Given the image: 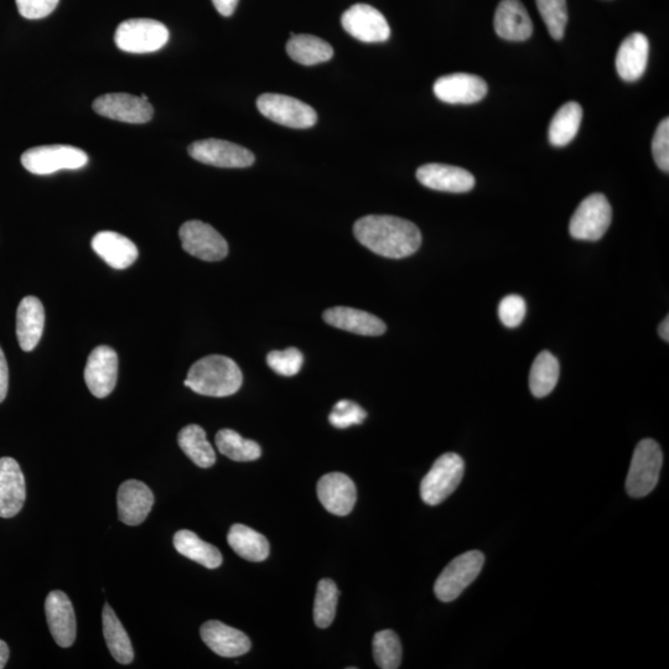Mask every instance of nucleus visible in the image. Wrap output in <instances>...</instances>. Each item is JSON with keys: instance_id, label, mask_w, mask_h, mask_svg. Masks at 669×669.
<instances>
[{"instance_id": "obj_6", "label": "nucleus", "mask_w": 669, "mask_h": 669, "mask_svg": "<svg viewBox=\"0 0 669 669\" xmlns=\"http://www.w3.org/2000/svg\"><path fill=\"white\" fill-rule=\"evenodd\" d=\"M484 563V554L479 551L466 552L451 560L435 582L434 593L437 598L443 603L458 599L479 577Z\"/></svg>"}, {"instance_id": "obj_34", "label": "nucleus", "mask_w": 669, "mask_h": 669, "mask_svg": "<svg viewBox=\"0 0 669 669\" xmlns=\"http://www.w3.org/2000/svg\"><path fill=\"white\" fill-rule=\"evenodd\" d=\"M216 446L222 455L238 463L258 460L262 455L261 446L232 429H222L216 434Z\"/></svg>"}, {"instance_id": "obj_9", "label": "nucleus", "mask_w": 669, "mask_h": 669, "mask_svg": "<svg viewBox=\"0 0 669 669\" xmlns=\"http://www.w3.org/2000/svg\"><path fill=\"white\" fill-rule=\"evenodd\" d=\"M258 111L280 126L307 129L318 122L314 108L297 98L279 93H263L257 100Z\"/></svg>"}, {"instance_id": "obj_12", "label": "nucleus", "mask_w": 669, "mask_h": 669, "mask_svg": "<svg viewBox=\"0 0 669 669\" xmlns=\"http://www.w3.org/2000/svg\"><path fill=\"white\" fill-rule=\"evenodd\" d=\"M342 27L362 43H385L391 36V28L385 15L368 4H355L341 18Z\"/></svg>"}, {"instance_id": "obj_28", "label": "nucleus", "mask_w": 669, "mask_h": 669, "mask_svg": "<svg viewBox=\"0 0 669 669\" xmlns=\"http://www.w3.org/2000/svg\"><path fill=\"white\" fill-rule=\"evenodd\" d=\"M102 624L103 635L112 657L121 665H129L134 658L132 642L110 605L103 608Z\"/></svg>"}, {"instance_id": "obj_46", "label": "nucleus", "mask_w": 669, "mask_h": 669, "mask_svg": "<svg viewBox=\"0 0 669 669\" xmlns=\"http://www.w3.org/2000/svg\"><path fill=\"white\" fill-rule=\"evenodd\" d=\"M658 334L662 337V340H665L666 342L669 341V318L662 321L660 328H658Z\"/></svg>"}, {"instance_id": "obj_7", "label": "nucleus", "mask_w": 669, "mask_h": 669, "mask_svg": "<svg viewBox=\"0 0 669 669\" xmlns=\"http://www.w3.org/2000/svg\"><path fill=\"white\" fill-rule=\"evenodd\" d=\"M88 157L84 150L71 145H43L27 150L22 155L25 169L35 175H51L60 170L86 167Z\"/></svg>"}, {"instance_id": "obj_26", "label": "nucleus", "mask_w": 669, "mask_h": 669, "mask_svg": "<svg viewBox=\"0 0 669 669\" xmlns=\"http://www.w3.org/2000/svg\"><path fill=\"white\" fill-rule=\"evenodd\" d=\"M44 326V305L38 298L25 297L17 311V337L23 351L30 352L38 346Z\"/></svg>"}, {"instance_id": "obj_37", "label": "nucleus", "mask_w": 669, "mask_h": 669, "mask_svg": "<svg viewBox=\"0 0 669 669\" xmlns=\"http://www.w3.org/2000/svg\"><path fill=\"white\" fill-rule=\"evenodd\" d=\"M536 3L549 34L562 40L568 23L567 0H536Z\"/></svg>"}, {"instance_id": "obj_8", "label": "nucleus", "mask_w": 669, "mask_h": 669, "mask_svg": "<svg viewBox=\"0 0 669 669\" xmlns=\"http://www.w3.org/2000/svg\"><path fill=\"white\" fill-rule=\"evenodd\" d=\"M611 220L613 209L606 196L591 194L575 210L570 220V235L579 241H598L609 230Z\"/></svg>"}, {"instance_id": "obj_45", "label": "nucleus", "mask_w": 669, "mask_h": 669, "mask_svg": "<svg viewBox=\"0 0 669 669\" xmlns=\"http://www.w3.org/2000/svg\"><path fill=\"white\" fill-rule=\"evenodd\" d=\"M9 660V647L7 643L0 640V669H3L7 666Z\"/></svg>"}, {"instance_id": "obj_43", "label": "nucleus", "mask_w": 669, "mask_h": 669, "mask_svg": "<svg viewBox=\"0 0 669 669\" xmlns=\"http://www.w3.org/2000/svg\"><path fill=\"white\" fill-rule=\"evenodd\" d=\"M9 387V370L2 347H0V403L7 397Z\"/></svg>"}, {"instance_id": "obj_24", "label": "nucleus", "mask_w": 669, "mask_h": 669, "mask_svg": "<svg viewBox=\"0 0 669 669\" xmlns=\"http://www.w3.org/2000/svg\"><path fill=\"white\" fill-rule=\"evenodd\" d=\"M650 43L645 35L634 33L622 41L616 55V70L622 80L634 82L645 74Z\"/></svg>"}, {"instance_id": "obj_19", "label": "nucleus", "mask_w": 669, "mask_h": 669, "mask_svg": "<svg viewBox=\"0 0 669 669\" xmlns=\"http://www.w3.org/2000/svg\"><path fill=\"white\" fill-rule=\"evenodd\" d=\"M318 496L326 511L335 516H347L357 501L356 485L345 474L324 475L318 482Z\"/></svg>"}, {"instance_id": "obj_38", "label": "nucleus", "mask_w": 669, "mask_h": 669, "mask_svg": "<svg viewBox=\"0 0 669 669\" xmlns=\"http://www.w3.org/2000/svg\"><path fill=\"white\" fill-rule=\"evenodd\" d=\"M267 363L278 375L292 377L302 370L304 356L295 347H289L287 350L269 352Z\"/></svg>"}, {"instance_id": "obj_29", "label": "nucleus", "mask_w": 669, "mask_h": 669, "mask_svg": "<svg viewBox=\"0 0 669 669\" xmlns=\"http://www.w3.org/2000/svg\"><path fill=\"white\" fill-rule=\"evenodd\" d=\"M174 547L181 556L194 560L207 569H216L222 564L223 558L219 549L202 541L194 532L188 530L176 532Z\"/></svg>"}, {"instance_id": "obj_11", "label": "nucleus", "mask_w": 669, "mask_h": 669, "mask_svg": "<svg viewBox=\"0 0 669 669\" xmlns=\"http://www.w3.org/2000/svg\"><path fill=\"white\" fill-rule=\"evenodd\" d=\"M188 152L197 162L217 168H248L256 160L251 150L221 139L199 140Z\"/></svg>"}, {"instance_id": "obj_31", "label": "nucleus", "mask_w": 669, "mask_h": 669, "mask_svg": "<svg viewBox=\"0 0 669 669\" xmlns=\"http://www.w3.org/2000/svg\"><path fill=\"white\" fill-rule=\"evenodd\" d=\"M583 119V108L577 102L565 103L554 114L548 138L554 147H565L577 137Z\"/></svg>"}, {"instance_id": "obj_20", "label": "nucleus", "mask_w": 669, "mask_h": 669, "mask_svg": "<svg viewBox=\"0 0 669 669\" xmlns=\"http://www.w3.org/2000/svg\"><path fill=\"white\" fill-rule=\"evenodd\" d=\"M27 499L25 477L17 460L0 459V517L17 516Z\"/></svg>"}, {"instance_id": "obj_33", "label": "nucleus", "mask_w": 669, "mask_h": 669, "mask_svg": "<svg viewBox=\"0 0 669 669\" xmlns=\"http://www.w3.org/2000/svg\"><path fill=\"white\" fill-rule=\"evenodd\" d=\"M559 362L549 351H543L534 360L530 373V388L534 397H547L559 380Z\"/></svg>"}, {"instance_id": "obj_21", "label": "nucleus", "mask_w": 669, "mask_h": 669, "mask_svg": "<svg viewBox=\"0 0 669 669\" xmlns=\"http://www.w3.org/2000/svg\"><path fill=\"white\" fill-rule=\"evenodd\" d=\"M202 641L216 655L226 658L240 657L251 650L252 643L242 631L212 620L201 626Z\"/></svg>"}, {"instance_id": "obj_18", "label": "nucleus", "mask_w": 669, "mask_h": 669, "mask_svg": "<svg viewBox=\"0 0 669 669\" xmlns=\"http://www.w3.org/2000/svg\"><path fill=\"white\" fill-rule=\"evenodd\" d=\"M117 505L119 520L124 525L139 526L152 511L154 495L143 482L128 480L119 487Z\"/></svg>"}, {"instance_id": "obj_5", "label": "nucleus", "mask_w": 669, "mask_h": 669, "mask_svg": "<svg viewBox=\"0 0 669 669\" xmlns=\"http://www.w3.org/2000/svg\"><path fill=\"white\" fill-rule=\"evenodd\" d=\"M465 473L460 455L448 453L435 461L420 484V497L429 506H438L458 489Z\"/></svg>"}, {"instance_id": "obj_15", "label": "nucleus", "mask_w": 669, "mask_h": 669, "mask_svg": "<svg viewBox=\"0 0 669 669\" xmlns=\"http://www.w3.org/2000/svg\"><path fill=\"white\" fill-rule=\"evenodd\" d=\"M435 96L449 105H473L484 100L487 84L471 74H451L440 77L434 84Z\"/></svg>"}, {"instance_id": "obj_1", "label": "nucleus", "mask_w": 669, "mask_h": 669, "mask_svg": "<svg viewBox=\"0 0 669 669\" xmlns=\"http://www.w3.org/2000/svg\"><path fill=\"white\" fill-rule=\"evenodd\" d=\"M357 241L378 256L402 259L419 250L422 233L413 222L396 216L368 215L355 223Z\"/></svg>"}, {"instance_id": "obj_36", "label": "nucleus", "mask_w": 669, "mask_h": 669, "mask_svg": "<svg viewBox=\"0 0 669 669\" xmlns=\"http://www.w3.org/2000/svg\"><path fill=\"white\" fill-rule=\"evenodd\" d=\"M373 658L381 669H397L402 662V645L396 632H377L372 641Z\"/></svg>"}, {"instance_id": "obj_17", "label": "nucleus", "mask_w": 669, "mask_h": 669, "mask_svg": "<svg viewBox=\"0 0 669 669\" xmlns=\"http://www.w3.org/2000/svg\"><path fill=\"white\" fill-rule=\"evenodd\" d=\"M417 179L425 188L444 193L463 194L474 189L470 171L446 164H425L417 170Z\"/></svg>"}, {"instance_id": "obj_32", "label": "nucleus", "mask_w": 669, "mask_h": 669, "mask_svg": "<svg viewBox=\"0 0 669 669\" xmlns=\"http://www.w3.org/2000/svg\"><path fill=\"white\" fill-rule=\"evenodd\" d=\"M178 443L186 456L199 468L209 469L216 463L214 448L206 438V432L200 425L190 424L181 429Z\"/></svg>"}, {"instance_id": "obj_44", "label": "nucleus", "mask_w": 669, "mask_h": 669, "mask_svg": "<svg viewBox=\"0 0 669 669\" xmlns=\"http://www.w3.org/2000/svg\"><path fill=\"white\" fill-rule=\"evenodd\" d=\"M238 2L240 0H212L217 12L223 15V17H231L235 13Z\"/></svg>"}, {"instance_id": "obj_23", "label": "nucleus", "mask_w": 669, "mask_h": 669, "mask_svg": "<svg viewBox=\"0 0 669 669\" xmlns=\"http://www.w3.org/2000/svg\"><path fill=\"white\" fill-rule=\"evenodd\" d=\"M92 250L105 261L108 266L122 271L137 261L139 252L134 243L126 236L117 232L102 231L92 238Z\"/></svg>"}, {"instance_id": "obj_16", "label": "nucleus", "mask_w": 669, "mask_h": 669, "mask_svg": "<svg viewBox=\"0 0 669 669\" xmlns=\"http://www.w3.org/2000/svg\"><path fill=\"white\" fill-rule=\"evenodd\" d=\"M45 614L51 636L60 647H71L76 640V616L69 596L51 591L45 601Z\"/></svg>"}, {"instance_id": "obj_39", "label": "nucleus", "mask_w": 669, "mask_h": 669, "mask_svg": "<svg viewBox=\"0 0 669 669\" xmlns=\"http://www.w3.org/2000/svg\"><path fill=\"white\" fill-rule=\"evenodd\" d=\"M367 413L359 404L342 399L335 404L329 422L337 429H346L365 422Z\"/></svg>"}, {"instance_id": "obj_3", "label": "nucleus", "mask_w": 669, "mask_h": 669, "mask_svg": "<svg viewBox=\"0 0 669 669\" xmlns=\"http://www.w3.org/2000/svg\"><path fill=\"white\" fill-rule=\"evenodd\" d=\"M663 464V454L655 440L643 439L636 446L626 480V490L631 497L641 499L651 494L658 484Z\"/></svg>"}, {"instance_id": "obj_10", "label": "nucleus", "mask_w": 669, "mask_h": 669, "mask_svg": "<svg viewBox=\"0 0 669 669\" xmlns=\"http://www.w3.org/2000/svg\"><path fill=\"white\" fill-rule=\"evenodd\" d=\"M179 236L184 251L206 262H219L227 257L228 245L209 223L188 221L180 227Z\"/></svg>"}, {"instance_id": "obj_35", "label": "nucleus", "mask_w": 669, "mask_h": 669, "mask_svg": "<svg viewBox=\"0 0 669 669\" xmlns=\"http://www.w3.org/2000/svg\"><path fill=\"white\" fill-rule=\"evenodd\" d=\"M339 595L340 591L334 580H320L314 603V622L320 629H328L333 624Z\"/></svg>"}, {"instance_id": "obj_42", "label": "nucleus", "mask_w": 669, "mask_h": 669, "mask_svg": "<svg viewBox=\"0 0 669 669\" xmlns=\"http://www.w3.org/2000/svg\"><path fill=\"white\" fill-rule=\"evenodd\" d=\"M15 2L23 18L36 20L49 17L60 0H15Z\"/></svg>"}, {"instance_id": "obj_41", "label": "nucleus", "mask_w": 669, "mask_h": 669, "mask_svg": "<svg viewBox=\"0 0 669 669\" xmlns=\"http://www.w3.org/2000/svg\"><path fill=\"white\" fill-rule=\"evenodd\" d=\"M652 154L657 167L669 171V119L665 118L657 127L652 140Z\"/></svg>"}, {"instance_id": "obj_30", "label": "nucleus", "mask_w": 669, "mask_h": 669, "mask_svg": "<svg viewBox=\"0 0 669 669\" xmlns=\"http://www.w3.org/2000/svg\"><path fill=\"white\" fill-rule=\"evenodd\" d=\"M227 542L238 556L250 562H263L269 556V542L263 534L245 525H233Z\"/></svg>"}, {"instance_id": "obj_25", "label": "nucleus", "mask_w": 669, "mask_h": 669, "mask_svg": "<svg viewBox=\"0 0 669 669\" xmlns=\"http://www.w3.org/2000/svg\"><path fill=\"white\" fill-rule=\"evenodd\" d=\"M323 318L333 328L362 336H381L387 330L380 318L354 308H331L325 311Z\"/></svg>"}, {"instance_id": "obj_40", "label": "nucleus", "mask_w": 669, "mask_h": 669, "mask_svg": "<svg viewBox=\"0 0 669 669\" xmlns=\"http://www.w3.org/2000/svg\"><path fill=\"white\" fill-rule=\"evenodd\" d=\"M527 307L525 299L520 295H507L499 305V316L502 324L507 328H517L525 320Z\"/></svg>"}, {"instance_id": "obj_22", "label": "nucleus", "mask_w": 669, "mask_h": 669, "mask_svg": "<svg viewBox=\"0 0 669 669\" xmlns=\"http://www.w3.org/2000/svg\"><path fill=\"white\" fill-rule=\"evenodd\" d=\"M494 24L496 34L508 41H526L533 33L530 14L520 0H502Z\"/></svg>"}, {"instance_id": "obj_4", "label": "nucleus", "mask_w": 669, "mask_h": 669, "mask_svg": "<svg viewBox=\"0 0 669 669\" xmlns=\"http://www.w3.org/2000/svg\"><path fill=\"white\" fill-rule=\"evenodd\" d=\"M169 36L168 28L157 20L129 19L119 24L114 41L124 53L149 54L163 49Z\"/></svg>"}, {"instance_id": "obj_27", "label": "nucleus", "mask_w": 669, "mask_h": 669, "mask_svg": "<svg viewBox=\"0 0 669 669\" xmlns=\"http://www.w3.org/2000/svg\"><path fill=\"white\" fill-rule=\"evenodd\" d=\"M287 53L290 59L300 65L314 66L333 59L334 49L318 36L293 34L287 43Z\"/></svg>"}, {"instance_id": "obj_2", "label": "nucleus", "mask_w": 669, "mask_h": 669, "mask_svg": "<svg viewBox=\"0 0 669 669\" xmlns=\"http://www.w3.org/2000/svg\"><path fill=\"white\" fill-rule=\"evenodd\" d=\"M242 382V371L235 361L230 357L211 355L191 366L185 386L201 396L220 398L240 391Z\"/></svg>"}, {"instance_id": "obj_14", "label": "nucleus", "mask_w": 669, "mask_h": 669, "mask_svg": "<svg viewBox=\"0 0 669 669\" xmlns=\"http://www.w3.org/2000/svg\"><path fill=\"white\" fill-rule=\"evenodd\" d=\"M118 356L110 346L96 347L88 356L85 367V382L88 390L97 398L110 396L117 385Z\"/></svg>"}, {"instance_id": "obj_13", "label": "nucleus", "mask_w": 669, "mask_h": 669, "mask_svg": "<svg viewBox=\"0 0 669 669\" xmlns=\"http://www.w3.org/2000/svg\"><path fill=\"white\" fill-rule=\"evenodd\" d=\"M93 111L113 121L143 124L152 121L154 108L149 101L129 93H107L93 102Z\"/></svg>"}]
</instances>
